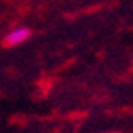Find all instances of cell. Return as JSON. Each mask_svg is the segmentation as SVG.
I'll return each instance as SVG.
<instances>
[{"mask_svg":"<svg viewBox=\"0 0 133 133\" xmlns=\"http://www.w3.org/2000/svg\"><path fill=\"white\" fill-rule=\"evenodd\" d=\"M28 37H30V30L28 28H17V30H13V31L8 33V37L4 39V43L8 46H15V44L26 41Z\"/></svg>","mask_w":133,"mask_h":133,"instance_id":"obj_1","label":"cell"}]
</instances>
